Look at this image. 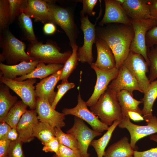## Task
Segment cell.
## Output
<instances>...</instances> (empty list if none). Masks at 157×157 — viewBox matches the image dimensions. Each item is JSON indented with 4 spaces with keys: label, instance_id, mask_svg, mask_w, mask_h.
I'll return each instance as SVG.
<instances>
[{
    "label": "cell",
    "instance_id": "1",
    "mask_svg": "<svg viewBox=\"0 0 157 157\" xmlns=\"http://www.w3.org/2000/svg\"><path fill=\"white\" fill-rule=\"evenodd\" d=\"M95 30L96 37L104 40L110 47L115 57V67L119 69L130 51L134 35L132 26L114 23Z\"/></svg>",
    "mask_w": 157,
    "mask_h": 157
},
{
    "label": "cell",
    "instance_id": "2",
    "mask_svg": "<svg viewBox=\"0 0 157 157\" xmlns=\"http://www.w3.org/2000/svg\"><path fill=\"white\" fill-rule=\"evenodd\" d=\"M117 94L108 88L97 102L90 107V110L108 126L115 121H121L123 117Z\"/></svg>",
    "mask_w": 157,
    "mask_h": 157
},
{
    "label": "cell",
    "instance_id": "3",
    "mask_svg": "<svg viewBox=\"0 0 157 157\" xmlns=\"http://www.w3.org/2000/svg\"><path fill=\"white\" fill-rule=\"evenodd\" d=\"M1 31L0 47L2 51L0 54V62L6 61L8 65H14L19 62L35 60L25 52L24 43L15 37L8 28Z\"/></svg>",
    "mask_w": 157,
    "mask_h": 157
},
{
    "label": "cell",
    "instance_id": "4",
    "mask_svg": "<svg viewBox=\"0 0 157 157\" xmlns=\"http://www.w3.org/2000/svg\"><path fill=\"white\" fill-rule=\"evenodd\" d=\"M72 53L70 51L61 53L57 46L50 43L43 44L38 41L31 43L27 53L39 63L64 65Z\"/></svg>",
    "mask_w": 157,
    "mask_h": 157
},
{
    "label": "cell",
    "instance_id": "5",
    "mask_svg": "<svg viewBox=\"0 0 157 157\" xmlns=\"http://www.w3.org/2000/svg\"><path fill=\"white\" fill-rule=\"evenodd\" d=\"M51 18L52 23L59 26L65 31L72 47L76 43L78 30L74 15L69 8L57 6L51 1H47Z\"/></svg>",
    "mask_w": 157,
    "mask_h": 157
},
{
    "label": "cell",
    "instance_id": "6",
    "mask_svg": "<svg viewBox=\"0 0 157 157\" xmlns=\"http://www.w3.org/2000/svg\"><path fill=\"white\" fill-rule=\"evenodd\" d=\"M134 35L130 47V51L142 55L150 66L145 42L147 32L157 26V19L150 18L142 20L131 19Z\"/></svg>",
    "mask_w": 157,
    "mask_h": 157
},
{
    "label": "cell",
    "instance_id": "7",
    "mask_svg": "<svg viewBox=\"0 0 157 157\" xmlns=\"http://www.w3.org/2000/svg\"><path fill=\"white\" fill-rule=\"evenodd\" d=\"M0 81L13 91L31 110L35 109L36 99L35 86L34 85L37 81L35 78H30L23 81H17L8 79L2 76Z\"/></svg>",
    "mask_w": 157,
    "mask_h": 157
},
{
    "label": "cell",
    "instance_id": "8",
    "mask_svg": "<svg viewBox=\"0 0 157 157\" xmlns=\"http://www.w3.org/2000/svg\"><path fill=\"white\" fill-rule=\"evenodd\" d=\"M123 65L135 77L140 89L145 94L147 92L150 83L146 73L149 64L141 55L130 51Z\"/></svg>",
    "mask_w": 157,
    "mask_h": 157
},
{
    "label": "cell",
    "instance_id": "9",
    "mask_svg": "<svg viewBox=\"0 0 157 157\" xmlns=\"http://www.w3.org/2000/svg\"><path fill=\"white\" fill-rule=\"evenodd\" d=\"M81 16L80 28L83 33L84 42L78 50V61L91 65L93 60L92 47L96 38L95 24L90 21L88 15H81Z\"/></svg>",
    "mask_w": 157,
    "mask_h": 157
},
{
    "label": "cell",
    "instance_id": "10",
    "mask_svg": "<svg viewBox=\"0 0 157 157\" xmlns=\"http://www.w3.org/2000/svg\"><path fill=\"white\" fill-rule=\"evenodd\" d=\"M66 133L72 135L76 139L82 157H90L88 149L91 143L95 137L102 134L89 128L83 120L76 117L74 118L73 125Z\"/></svg>",
    "mask_w": 157,
    "mask_h": 157
},
{
    "label": "cell",
    "instance_id": "11",
    "mask_svg": "<svg viewBox=\"0 0 157 157\" xmlns=\"http://www.w3.org/2000/svg\"><path fill=\"white\" fill-rule=\"evenodd\" d=\"M147 125H139L132 123L128 116H123L118 125L120 128L126 129L130 136L131 145L133 150L138 141L147 136L157 133V117L153 116L146 121Z\"/></svg>",
    "mask_w": 157,
    "mask_h": 157
},
{
    "label": "cell",
    "instance_id": "12",
    "mask_svg": "<svg viewBox=\"0 0 157 157\" xmlns=\"http://www.w3.org/2000/svg\"><path fill=\"white\" fill-rule=\"evenodd\" d=\"M78 89L77 104L72 108H64L62 113L65 115H72L86 122L92 127V129L102 133L107 131L109 126L102 122L99 118L88 108L86 102L82 98Z\"/></svg>",
    "mask_w": 157,
    "mask_h": 157
},
{
    "label": "cell",
    "instance_id": "13",
    "mask_svg": "<svg viewBox=\"0 0 157 157\" xmlns=\"http://www.w3.org/2000/svg\"><path fill=\"white\" fill-rule=\"evenodd\" d=\"M35 110L39 121L48 123L54 128H61L65 126V115L53 109L48 101L37 98Z\"/></svg>",
    "mask_w": 157,
    "mask_h": 157
},
{
    "label": "cell",
    "instance_id": "14",
    "mask_svg": "<svg viewBox=\"0 0 157 157\" xmlns=\"http://www.w3.org/2000/svg\"><path fill=\"white\" fill-rule=\"evenodd\" d=\"M91 67L96 73L97 80L93 93L86 102L87 106L90 107L97 102L107 89L110 83L116 77L119 72V69L116 67L110 70L104 71L92 65Z\"/></svg>",
    "mask_w": 157,
    "mask_h": 157
},
{
    "label": "cell",
    "instance_id": "15",
    "mask_svg": "<svg viewBox=\"0 0 157 157\" xmlns=\"http://www.w3.org/2000/svg\"><path fill=\"white\" fill-rule=\"evenodd\" d=\"M104 2L105 13L99 23V25L103 26L106 24L116 23L131 26V19L117 0H105Z\"/></svg>",
    "mask_w": 157,
    "mask_h": 157
},
{
    "label": "cell",
    "instance_id": "16",
    "mask_svg": "<svg viewBox=\"0 0 157 157\" xmlns=\"http://www.w3.org/2000/svg\"><path fill=\"white\" fill-rule=\"evenodd\" d=\"M108 88L117 94L122 90H127L132 95L134 90L143 93L135 77L123 65L119 69L117 76L111 81Z\"/></svg>",
    "mask_w": 157,
    "mask_h": 157
},
{
    "label": "cell",
    "instance_id": "17",
    "mask_svg": "<svg viewBox=\"0 0 157 157\" xmlns=\"http://www.w3.org/2000/svg\"><path fill=\"white\" fill-rule=\"evenodd\" d=\"M95 43L97 57L95 62L91 65L104 71L110 70L115 67V57L108 44L104 40L96 37Z\"/></svg>",
    "mask_w": 157,
    "mask_h": 157
},
{
    "label": "cell",
    "instance_id": "18",
    "mask_svg": "<svg viewBox=\"0 0 157 157\" xmlns=\"http://www.w3.org/2000/svg\"><path fill=\"white\" fill-rule=\"evenodd\" d=\"M62 69L42 79L35 86L36 97L48 101L51 105L56 92L54 91L56 84L60 80Z\"/></svg>",
    "mask_w": 157,
    "mask_h": 157
},
{
    "label": "cell",
    "instance_id": "19",
    "mask_svg": "<svg viewBox=\"0 0 157 157\" xmlns=\"http://www.w3.org/2000/svg\"><path fill=\"white\" fill-rule=\"evenodd\" d=\"M125 0L122 5L127 16L132 20L154 18L151 15L150 6L153 0Z\"/></svg>",
    "mask_w": 157,
    "mask_h": 157
},
{
    "label": "cell",
    "instance_id": "20",
    "mask_svg": "<svg viewBox=\"0 0 157 157\" xmlns=\"http://www.w3.org/2000/svg\"><path fill=\"white\" fill-rule=\"evenodd\" d=\"M35 110H27L23 115L17 127L18 138L23 142H29L34 139L33 130L39 122Z\"/></svg>",
    "mask_w": 157,
    "mask_h": 157
},
{
    "label": "cell",
    "instance_id": "21",
    "mask_svg": "<svg viewBox=\"0 0 157 157\" xmlns=\"http://www.w3.org/2000/svg\"><path fill=\"white\" fill-rule=\"evenodd\" d=\"M38 63L36 60L29 62H22L14 65L5 64L0 62V76L13 80L17 76L29 74L34 69Z\"/></svg>",
    "mask_w": 157,
    "mask_h": 157
},
{
    "label": "cell",
    "instance_id": "22",
    "mask_svg": "<svg viewBox=\"0 0 157 157\" xmlns=\"http://www.w3.org/2000/svg\"><path fill=\"white\" fill-rule=\"evenodd\" d=\"M23 12L36 21L52 22L51 13L46 1L28 0Z\"/></svg>",
    "mask_w": 157,
    "mask_h": 157
},
{
    "label": "cell",
    "instance_id": "23",
    "mask_svg": "<svg viewBox=\"0 0 157 157\" xmlns=\"http://www.w3.org/2000/svg\"><path fill=\"white\" fill-rule=\"evenodd\" d=\"M64 65L58 63H50L46 65L44 63H39L34 69L26 75L17 77L14 80L23 81L30 78H39L42 79L52 75L62 69Z\"/></svg>",
    "mask_w": 157,
    "mask_h": 157
},
{
    "label": "cell",
    "instance_id": "24",
    "mask_svg": "<svg viewBox=\"0 0 157 157\" xmlns=\"http://www.w3.org/2000/svg\"><path fill=\"white\" fill-rule=\"evenodd\" d=\"M134 151L129 143L128 138L124 136L109 147L105 151L104 157H131Z\"/></svg>",
    "mask_w": 157,
    "mask_h": 157
},
{
    "label": "cell",
    "instance_id": "25",
    "mask_svg": "<svg viewBox=\"0 0 157 157\" xmlns=\"http://www.w3.org/2000/svg\"><path fill=\"white\" fill-rule=\"evenodd\" d=\"M0 86V122L3 121L11 109L18 101L17 96L12 95L10 88L1 83Z\"/></svg>",
    "mask_w": 157,
    "mask_h": 157
},
{
    "label": "cell",
    "instance_id": "26",
    "mask_svg": "<svg viewBox=\"0 0 157 157\" xmlns=\"http://www.w3.org/2000/svg\"><path fill=\"white\" fill-rule=\"evenodd\" d=\"M117 96L123 116H128L127 112L129 111H136L142 115V111L138 107V105L143 103L142 101L135 99L133 98V95L126 90L121 91L117 94Z\"/></svg>",
    "mask_w": 157,
    "mask_h": 157
},
{
    "label": "cell",
    "instance_id": "27",
    "mask_svg": "<svg viewBox=\"0 0 157 157\" xmlns=\"http://www.w3.org/2000/svg\"><path fill=\"white\" fill-rule=\"evenodd\" d=\"M157 98V80L150 83L147 92L144 94L141 101L143 103L141 110L142 115L146 121L152 117V108L154 103Z\"/></svg>",
    "mask_w": 157,
    "mask_h": 157
},
{
    "label": "cell",
    "instance_id": "28",
    "mask_svg": "<svg viewBox=\"0 0 157 157\" xmlns=\"http://www.w3.org/2000/svg\"><path fill=\"white\" fill-rule=\"evenodd\" d=\"M120 121V120L115 121L101 138L97 140H93L91 143L90 146L94 148L97 157L104 156L105 149L110 140L113 132Z\"/></svg>",
    "mask_w": 157,
    "mask_h": 157
},
{
    "label": "cell",
    "instance_id": "29",
    "mask_svg": "<svg viewBox=\"0 0 157 157\" xmlns=\"http://www.w3.org/2000/svg\"><path fill=\"white\" fill-rule=\"evenodd\" d=\"M28 107L22 100L18 101L10 110L3 121L12 128L16 129L22 117L27 110Z\"/></svg>",
    "mask_w": 157,
    "mask_h": 157
},
{
    "label": "cell",
    "instance_id": "30",
    "mask_svg": "<svg viewBox=\"0 0 157 157\" xmlns=\"http://www.w3.org/2000/svg\"><path fill=\"white\" fill-rule=\"evenodd\" d=\"M55 128L48 123L39 121L34 127L33 136L37 138L44 145L55 136Z\"/></svg>",
    "mask_w": 157,
    "mask_h": 157
},
{
    "label": "cell",
    "instance_id": "31",
    "mask_svg": "<svg viewBox=\"0 0 157 157\" xmlns=\"http://www.w3.org/2000/svg\"><path fill=\"white\" fill-rule=\"evenodd\" d=\"M72 47V54L64 65L60 77V80H67L68 77L78 65V46L76 44Z\"/></svg>",
    "mask_w": 157,
    "mask_h": 157
},
{
    "label": "cell",
    "instance_id": "32",
    "mask_svg": "<svg viewBox=\"0 0 157 157\" xmlns=\"http://www.w3.org/2000/svg\"><path fill=\"white\" fill-rule=\"evenodd\" d=\"M18 17L20 26L27 39L31 43L38 41L34 33L31 17L23 12L20 13Z\"/></svg>",
    "mask_w": 157,
    "mask_h": 157
},
{
    "label": "cell",
    "instance_id": "33",
    "mask_svg": "<svg viewBox=\"0 0 157 157\" xmlns=\"http://www.w3.org/2000/svg\"><path fill=\"white\" fill-rule=\"evenodd\" d=\"M55 135L60 143L69 147L81 154L78 144L72 135L64 133L61 128H55Z\"/></svg>",
    "mask_w": 157,
    "mask_h": 157
},
{
    "label": "cell",
    "instance_id": "34",
    "mask_svg": "<svg viewBox=\"0 0 157 157\" xmlns=\"http://www.w3.org/2000/svg\"><path fill=\"white\" fill-rule=\"evenodd\" d=\"M10 14L8 0L0 1V27L1 30L8 28L10 24Z\"/></svg>",
    "mask_w": 157,
    "mask_h": 157
},
{
    "label": "cell",
    "instance_id": "35",
    "mask_svg": "<svg viewBox=\"0 0 157 157\" xmlns=\"http://www.w3.org/2000/svg\"><path fill=\"white\" fill-rule=\"evenodd\" d=\"M148 50L147 56L150 63V74L149 79L150 82L157 78V45Z\"/></svg>",
    "mask_w": 157,
    "mask_h": 157
},
{
    "label": "cell",
    "instance_id": "36",
    "mask_svg": "<svg viewBox=\"0 0 157 157\" xmlns=\"http://www.w3.org/2000/svg\"><path fill=\"white\" fill-rule=\"evenodd\" d=\"M10 14V24L16 17L23 11L26 8L28 0H8Z\"/></svg>",
    "mask_w": 157,
    "mask_h": 157
},
{
    "label": "cell",
    "instance_id": "37",
    "mask_svg": "<svg viewBox=\"0 0 157 157\" xmlns=\"http://www.w3.org/2000/svg\"><path fill=\"white\" fill-rule=\"evenodd\" d=\"M75 86V84L74 83L69 82L67 80L62 81L61 83L57 86V91L51 105L52 108L55 109L58 102L65 94Z\"/></svg>",
    "mask_w": 157,
    "mask_h": 157
},
{
    "label": "cell",
    "instance_id": "38",
    "mask_svg": "<svg viewBox=\"0 0 157 157\" xmlns=\"http://www.w3.org/2000/svg\"><path fill=\"white\" fill-rule=\"evenodd\" d=\"M23 142L18 138L11 141L8 153V157H25L22 149Z\"/></svg>",
    "mask_w": 157,
    "mask_h": 157
},
{
    "label": "cell",
    "instance_id": "39",
    "mask_svg": "<svg viewBox=\"0 0 157 157\" xmlns=\"http://www.w3.org/2000/svg\"><path fill=\"white\" fill-rule=\"evenodd\" d=\"M151 15L154 18L157 19V13H152ZM145 42L148 50L157 44V26L152 28L147 32Z\"/></svg>",
    "mask_w": 157,
    "mask_h": 157
},
{
    "label": "cell",
    "instance_id": "40",
    "mask_svg": "<svg viewBox=\"0 0 157 157\" xmlns=\"http://www.w3.org/2000/svg\"><path fill=\"white\" fill-rule=\"evenodd\" d=\"M52 157H82L81 154L76 151L60 144L58 152Z\"/></svg>",
    "mask_w": 157,
    "mask_h": 157
},
{
    "label": "cell",
    "instance_id": "41",
    "mask_svg": "<svg viewBox=\"0 0 157 157\" xmlns=\"http://www.w3.org/2000/svg\"><path fill=\"white\" fill-rule=\"evenodd\" d=\"M150 139L157 142V135H150ZM131 157H157V146L143 151H134V154Z\"/></svg>",
    "mask_w": 157,
    "mask_h": 157
},
{
    "label": "cell",
    "instance_id": "42",
    "mask_svg": "<svg viewBox=\"0 0 157 157\" xmlns=\"http://www.w3.org/2000/svg\"><path fill=\"white\" fill-rule=\"evenodd\" d=\"M97 2V0H83V8L80 12V15L87 14L90 16H94L96 13L93 11V9Z\"/></svg>",
    "mask_w": 157,
    "mask_h": 157
},
{
    "label": "cell",
    "instance_id": "43",
    "mask_svg": "<svg viewBox=\"0 0 157 157\" xmlns=\"http://www.w3.org/2000/svg\"><path fill=\"white\" fill-rule=\"evenodd\" d=\"M60 144L57 138L54 137L45 143L42 150L46 153L53 152L56 154L58 151Z\"/></svg>",
    "mask_w": 157,
    "mask_h": 157
},
{
    "label": "cell",
    "instance_id": "44",
    "mask_svg": "<svg viewBox=\"0 0 157 157\" xmlns=\"http://www.w3.org/2000/svg\"><path fill=\"white\" fill-rule=\"evenodd\" d=\"M11 142L8 139L0 140V157H8V153Z\"/></svg>",
    "mask_w": 157,
    "mask_h": 157
},
{
    "label": "cell",
    "instance_id": "45",
    "mask_svg": "<svg viewBox=\"0 0 157 157\" xmlns=\"http://www.w3.org/2000/svg\"><path fill=\"white\" fill-rule=\"evenodd\" d=\"M12 128L11 127L4 121L0 123V140L7 139L8 133Z\"/></svg>",
    "mask_w": 157,
    "mask_h": 157
},
{
    "label": "cell",
    "instance_id": "46",
    "mask_svg": "<svg viewBox=\"0 0 157 157\" xmlns=\"http://www.w3.org/2000/svg\"><path fill=\"white\" fill-rule=\"evenodd\" d=\"M129 118L135 122H139L144 120L142 115L140 113L133 111H129L127 112Z\"/></svg>",
    "mask_w": 157,
    "mask_h": 157
},
{
    "label": "cell",
    "instance_id": "47",
    "mask_svg": "<svg viewBox=\"0 0 157 157\" xmlns=\"http://www.w3.org/2000/svg\"><path fill=\"white\" fill-rule=\"evenodd\" d=\"M54 24L51 22L46 23L43 28L44 33L47 35H51L54 33L56 31V28Z\"/></svg>",
    "mask_w": 157,
    "mask_h": 157
},
{
    "label": "cell",
    "instance_id": "48",
    "mask_svg": "<svg viewBox=\"0 0 157 157\" xmlns=\"http://www.w3.org/2000/svg\"><path fill=\"white\" fill-rule=\"evenodd\" d=\"M18 138V134L16 129L12 128L8 133L7 138L11 141H13L17 140Z\"/></svg>",
    "mask_w": 157,
    "mask_h": 157
},
{
    "label": "cell",
    "instance_id": "49",
    "mask_svg": "<svg viewBox=\"0 0 157 157\" xmlns=\"http://www.w3.org/2000/svg\"><path fill=\"white\" fill-rule=\"evenodd\" d=\"M151 14L152 13H157V0H153L150 6Z\"/></svg>",
    "mask_w": 157,
    "mask_h": 157
},
{
    "label": "cell",
    "instance_id": "50",
    "mask_svg": "<svg viewBox=\"0 0 157 157\" xmlns=\"http://www.w3.org/2000/svg\"><path fill=\"white\" fill-rule=\"evenodd\" d=\"M156 45H157V44H156Z\"/></svg>",
    "mask_w": 157,
    "mask_h": 157
},
{
    "label": "cell",
    "instance_id": "51",
    "mask_svg": "<svg viewBox=\"0 0 157 157\" xmlns=\"http://www.w3.org/2000/svg\"></svg>",
    "mask_w": 157,
    "mask_h": 157
}]
</instances>
